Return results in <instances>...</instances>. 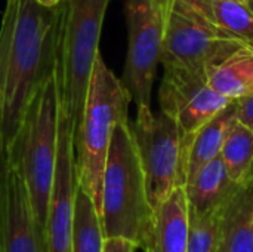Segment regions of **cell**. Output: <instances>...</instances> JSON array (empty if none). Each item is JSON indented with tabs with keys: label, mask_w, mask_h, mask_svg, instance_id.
<instances>
[{
	"label": "cell",
	"mask_w": 253,
	"mask_h": 252,
	"mask_svg": "<svg viewBox=\"0 0 253 252\" xmlns=\"http://www.w3.org/2000/svg\"><path fill=\"white\" fill-rule=\"evenodd\" d=\"M64 1L6 0L0 25V141L9 149L28 104L58 65Z\"/></svg>",
	"instance_id": "6da1fadb"
},
{
	"label": "cell",
	"mask_w": 253,
	"mask_h": 252,
	"mask_svg": "<svg viewBox=\"0 0 253 252\" xmlns=\"http://www.w3.org/2000/svg\"><path fill=\"white\" fill-rule=\"evenodd\" d=\"M61 97L58 65L33 95L21 128L9 149L10 162L19 171L36 221L44 230L53 183ZM46 233V232H44Z\"/></svg>",
	"instance_id": "7a4b0ae2"
},
{
	"label": "cell",
	"mask_w": 253,
	"mask_h": 252,
	"mask_svg": "<svg viewBox=\"0 0 253 252\" xmlns=\"http://www.w3.org/2000/svg\"><path fill=\"white\" fill-rule=\"evenodd\" d=\"M153 215L130 122L122 120L113 129L102 177L99 217L104 236H122L141 248Z\"/></svg>",
	"instance_id": "3957f363"
},
{
	"label": "cell",
	"mask_w": 253,
	"mask_h": 252,
	"mask_svg": "<svg viewBox=\"0 0 253 252\" xmlns=\"http://www.w3.org/2000/svg\"><path fill=\"white\" fill-rule=\"evenodd\" d=\"M132 98L120 79L96 56L87 89L83 117L73 138L79 186L101 214L102 177L116 123L127 120Z\"/></svg>",
	"instance_id": "277c9868"
},
{
	"label": "cell",
	"mask_w": 253,
	"mask_h": 252,
	"mask_svg": "<svg viewBox=\"0 0 253 252\" xmlns=\"http://www.w3.org/2000/svg\"><path fill=\"white\" fill-rule=\"evenodd\" d=\"M108 3L110 0H64L58 82L61 110L71 123L73 138L83 117Z\"/></svg>",
	"instance_id": "5b68a950"
},
{
	"label": "cell",
	"mask_w": 253,
	"mask_h": 252,
	"mask_svg": "<svg viewBox=\"0 0 253 252\" xmlns=\"http://www.w3.org/2000/svg\"><path fill=\"white\" fill-rule=\"evenodd\" d=\"M245 45L215 27L187 0H165L163 67H178L206 77Z\"/></svg>",
	"instance_id": "8992f818"
},
{
	"label": "cell",
	"mask_w": 253,
	"mask_h": 252,
	"mask_svg": "<svg viewBox=\"0 0 253 252\" xmlns=\"http://www.w3.org/2000/svg\"><path fill=\"white\" fill-rule=\"evenodd\" d=\"M141 166L145 177L148 201L156 209L176 187L187 183V154L190 135L165 113L151 107L136 108L130 125Z\"/></svg>",
	"instance_id": "52a82bcc"
},
{
	"label": "cell",
	"mask_w": 253,
	"mask_h": 252,
	"mask_svg": "<svg viewBox=\"0 0 253 252\" xmlns=\"http://www.w3.org/2000/svg\"><path fill=\"white\" fill-rule=\"evenodd\" d=\"M127 55L120 79L136 108L151 107V91L162 59L165 0H123Z\"/></svg>",
	"instance_id": "ba28073f"
},
{
	"label": "cell",
	"mask_w": 253,
	"mask_h": 252,
	"mask_svg": "<svg viewBox=\"0 0 253 252\" xmlns=\"http://www.w3.org/2000/svg\"><path fill=\"white\" fill-rule=\"evenodd\" d=\"M163 68L159 89L160 111L173 119L187 135L197 132L233 102L216 92L199 73L178 67Z\"/></svg>",
	"instance_id": "9c48e42d"
},
{
	"label": "cell",
	"mask_w": 253,
	"mask_h": 252,
	"mask_svg": "<svg viewBox=\"0 0 253 252\" xmlns=\"http://www.w3.org/2000/svg\"><path fill=\"white\" fill-rule=\"evenodd\" d=\"M77 187L79 183L76 174L73 129L68 117L61 110L56 165L44 229L49 252H71V235Z\"/></svg>",
	"instance_id": "30bf717a"
},
{
	"label": "cell",
	"mask_w": 253,
	"mask_h": 252,
	"mask_svg": "<svg viewBox=\"0 0 253 252\" xmlns=\"http://www.w3.org/2000/svg\"><path fill=\"white\" fill-rule=\"evenodd\" d=\"M0 252H49L46 233L34 218L24 180L9 156L3 180Z\"/></svg>",
	"instance_id": "8fae6325"
},
{
	"label": "cell",
	"mask_w": 253,
	"mask_h": 252,
	"mask_svg": "<svg viewBox=\"0 0 253 252\" xmlns=\"http://www.w3.org/2000/svg\"><path fill=\"white\" fill-rule=\"evenodd\" d=\"M190 206L185 187H176L156 209L144 252H188Z\"/></svg>",
	"instance_id": "7c38bea8"
},
{
	"label": "cell",
	"mask_w": 253,
	"mask_h": 252,
	"mask_svg": "<svg viewBox=\"0 0 253 252\" xmlns=\"http://www.w3.org/2000/svg\"><path fill=\"white\" fill-rule=\"evenodd\" d=\"M218 252H253V178L224 203Z\"/></svg>",
	"instance_id": "4fadbf2b"
},
{
	"label": "cell",
	"mask_w": 253,
	"mask_h": 252,
	"mask_svg": "<svg viewBox=\"0 0 253 252\" xmlns=\"http://www.w3.org/2000/svg\"><path fill=\"white\" fill-rule=\"evenodd\" d=\"M239 186L230 178L221 156L215 157L184 186L190 212L205 214L222 206Z\"/></svg>",
	"instance_id": "5bb4252c"
},
{
	"label": "cell",
	"mask_w": 253,
	"mask_h": 252,
	"mask_svg": "<svg viewBox=\"0 0 253 252\" xmlns=\"http://www.w3.org/2000/svg\"><path fill=\"white\" fill-rule=\"evenodd\" d=\"M234 122L236 110L231 102L219 114L203 125L197 132L190 135L187 154V181H190L203 165L221 154L225 137Z\"/></svg>",
	"instance_id": "9a60e30c"
},
{
	"label": "cell",
	"mask_w": 253,
	"mask_h": 252,
	"mask_svg": "<svg viewBox=\"0 0 253 252\" xmlns=\"http://www.w3.org/2000/svg\"><path fill=\"white\" fill-rule=\"evenodd\" d=\"M208 21L228 36L253 46L251 0H187Z\"/></svg>",
	"instance_id": "2e32d148"
},
{
	"label": "cell",
	"mask_w": 253,
	"mask_h": 252,
	"mask_svg": "<svg viewBox=\"0 0 253 252\" xmlns=\"http://www.w3.org/2000/svg\"><path fill=\"white\" fill-rule=\"evenodd\" d=\"M208 83L230 101L253 94V46L245 45L212 68Z\"/></svg>",
	"instance_id": "e0dca14e"
},
{
	"label": "cell",
	"mask_w": 253,
	"mask_h": 252,
	"mask_svg": "<svg viewBox=\"0 0 253 252\" xmlns=\"http://www.w3.org/2000/svg\"><path fill=\"white\" fill-rule=\"evenodd\" d=\"M104 239L101 217L92 199L79 186L76 192L71 252H102Z\"/></svg>",
	"instance_id": "ac0fdd59"
},
{
	"label": "cell",
	"mask_w": 253,
	"mask_h": 252,
	"mask_svg": "<svg viewBox=\"0 0 253 252\" xmlns=\"http://www.w3.org/2000/svg\"><path fill=\"white\" fill-rule=\"evenodd\" d=\"M221 159L230 178L237 184H245L253 178V132L237 119L231 125L222 150Z\"/></svg>",
	"instance_id": "d6986e66"
},
{
	"label": "cell",
	"mask_w": 253,
	"mask_h": 252,
	"mask_svg": "<svg viewBox=\"0 0 253 252\" xmlns=\"http://www.w3.org/2000/svg\"><path fill=\"white\" fill-rule=\"evenodd\" d=\"M224 205L205 214L190 212L188 252H218Z\"/></svg>",
	"instance_id": "ffe728a7"
},
{
	"label": "cell",
	"mask_w": 253,
	"mask_h": 252,
	"mask_svg": "<svg viewBox=\"0 0 253 252\" xmlns=\"http://www.w3.org/2000/svg\"><path fill=\"white\" fill-rule=\"evenodd\" d=\"M236 119L253 132V94L233 101Z\"/></svg>",
	"instance_id": "44dd1931"
},
{
	"label": "cell",
	"mask_w": 253,
	"mask_h": 252,
	"mask_svg": "<svg viewBox=\"0 0 253 252\" xmlns=\"http://www.w3.org/2000/svg\"><path fill=\"white\" fill-rule=\"evenodd\" d=\"M138 248V244L130 239L122 236H110L104 239L102 252H135Z\"/></svg>",
	"instance_id": "7402d4cb"
},
{
	"label": "cell",
	"mask_w": 253,
	"mask_h": 252,
	"mask_svg": "<svg viewBox=\"0 0 253 252\" xmlns=\"http://www.w3.org/2000/svg\"><path fill=\"white\" fill-rule=\"evenodd\" d=\"M7 151L0 141V214H1V199H3V180H4V169H6Z\"/></svg>",
	"instance_id": "603a6c76"
},
{
	"label": "cell",
	"mask_w": 253,
	"mask_h": 252,
	"mask_svg": "<svg viewBox=\"0 0 253 252\" xmlns=\"http://www.w3.org/2000/svg\"><path fill=\"white\" fill-rule=\"evenodd\" d=\"M39 4H42V6H44V7H55V6H58L59 3H62L64 0H36Z\"/></svg>",
	"instance_id": "cb8c5ba5"
},
{
	"label": "cell",
	"mask_w": 253,
	"mask_h": 252,
	"mask_svg": "<svg viewBox=\"0 0 253 252\" xmlns=\"http://www.w3.org/2000/svg\"><path fill=\"white\" fill-rule=\"evenodd\" d=\"M251 1H253V0H251Z\"/></svg>",
	"instance_id": "d4e9b609"
}]
</instances>
